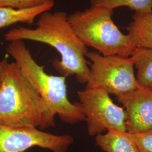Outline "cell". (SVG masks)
<instances>
[{"label": "cell", "instance_id": "obj_13", "mask_svg": "<svg viewBox=\"0 0 152 152\" xmlns=\"http://www.w3.org/2000/svg\"><path fill=\"white\" fill-rule=\"evenodd\" d=\"M91 6H100L113 10L120 7H127L137 12L152 11V0H90Z\"/></svg>", "mask_w": 152, "mask_h": 152}, {"label": "cell", "instance_id": "obj_10", "mask_svg": "<svg viewBox=\"0 0 152 152\" xmlns=\"http://www.w3.org/2000/svg\"><path fill=\"white\" fill-rule=\"evenodd\" d=\"M95 143L105 152H139L127 132L109 130L105 134L97 135Z\"/></svg>", "mask_w": 152, "mask_h": 152}, {"label": "cell", "instance_id": "obj_7", "mask_svg": "<svg viewBox=\"0 0 152 152\" xmlns=\"http://www.w3.org/2000/svg\"><path fill=\"white\" fill-rule=\"evenodd\" d=\"M73 142L70 135H56L37 127L0 124V152H25L35 147L53 152H66Z\"/></svg>", "mask_w": 152, "mask_h": 152}, {"label": "cell", "instance_id": "obj_3", "mask_svg": "<svg viewBox=\"0 0 152 152\" xmlns=\"http://www.w3.org/2000/svg\"><path fill=\"white\" fill-rule=\"evenodd\" d=\"M6 52L15 60L55 117L74 125L85 121L79 102L72 103L67 96L66 77L50 75L43 66L37 64L23 41L10 42Z\"/></svg>", "mask_w": 152, "mask_h": 152}, {"label": "cell", "instance_id": "obj_14", "mask_svg": "<svg viewBox=\"0 0 152 152\" xmlns=\"http://www.w3.org/2000/svg\"><path fill=\"white\" fill-rule=\"evenodd\" d=\"M130 135L139 152H152V130Z\"/></svg>", "mask_w": 152, "mask_h": 152}, {"label": "cell", "instance_id": "obj_9", "mask_svg": "<svg viewBox=\"0 0 152 152\" xmlns=\"http://www.w3.org/2000/svg\"><path fill=\"white\" fill-rule=\"evenodd\" d=\"M127 31L135 48L152 49V11L135 12Z\"/></svg>", "mask_w": 152, "mask_h": 152}, {"label": "cell", "instance_id": "obj_4", "mask_svg": "<svg viewBox=\"0 0 152 152\" xmlns=\"http://www.w3.org/2000/svg\"><path fill=\"white\" fill-rule=\"evenodd\" d=\"M113 10L100 6L68 15L77 36L86 46L103 56L130 57L135 50L127 34L122 32L112 19Z\"/></svg>", "mask_w": 152, "mask_h": 152}, {"label": "cell", "instance_id": "obj_5", "mask_svg": "<svg viewBox=\"0 0 152 152\" xmlns=\"http://www.w3.org/2000/svg\"><path fill=\"white\" fill-rule=\"evenodd\" d=\"M86 56L91 62L86 88H102L117 96L139 87L131 56H103L95 51Z\"/></svg>", "mask_w": 152, "mask_h": 152}, {"label": "cell", "instance_id": "obj_6", "mask_svg": "<svg viewBox=\"0 0 152 152\" xmlns=\"http://www.w3.org/2000/svg\"><path fill=\"white\" fill-rule=\"evenodd\" d=\"M77 95L90 136L109 130L127 132L125 109L115 104L108 92L102 88H86Z\"/></svg>", "mask_w": 152, "mask_h": 152}, {"label": "cell", "instance_id": "obj_16", "mask_svg": "<svg viewBox=\"0 0 152 152\" xmlns=\"http://www.w3.org/2000/svg\"><path fill=\"white\" fill-rule=\"evenodd\" d=\"M0 85H1V69H0Z\"/></svg>", "mask_w": 152, "mask_h": 152}, {"label": "cell", "instance_id": "obj_8", "mask_svg": "<svg viewBox=\"0 0 152 152\" xmlns=\"http://www.w3.org/2000/svg\"><path fill=\"white\" fill-rule=\"evenodd\" d=\"M126 114V131L134 134L152 130V89L138 87L116 96Z\"/></svg>", "mask_w": 152, "mask_h": 152}, {"label": "cell", "instance_id": "obj_12", "mask_svg": "<svg viewBox=\"0 0 152 152\" xmlns=\"http://www.w3.org/2000/svg\"><path fill=\"white\" fill-rule=\"evenodd\" d=\"M131 57L137 69L139 85L152 89V49L136 48Z\"/></svg>", "mask_w": 152, "mask_h": 152}, {"label": "cell", "instance_id": "obj_15", "mask_svg": "<svg viewBox=\"0 0 152 152\" xmlns=\"http://www.w3.org/2000/svg\"><path fill=\"white\" fill-rule=\"evenodd\" d=\"M15 0H0V7H10Z\"/></svg>", "mask_w": 152, "mask_h": 152}, {"label": "cell", "instance_id": "obj_2", "mask_svg": "<svg viewBox=\"0 0 152 152\" xmlns=\"http://www.w3.org/2000/svg\"><path fill=\"white\" fill-rule=\"evenodd\" d=\"M0 124L45 130L55 117L15 62L0 61Z\"/></svg>", "mask_w": 152, "mask_h": 152}, {"label": "cell", "instance_id": "obj_1", "mask_svg": "<svg viewBox=\"0 0 152 152\" xmlns=\"http://www.w3.org/2000/svg\"><path fill=\"white\" fill-rule=\"evenodd\" d=\"M4 38L9 42L28 40L54 48L61 56V60L53 61L55 68L61 76L76 75L77 81L86 83L90 72L87 46L77 36L65 12H44L39 16L36 28H14L6 33Z\"/></svg>", "mask_w": 152, "mask_h": 152}, {"label": "cell", "instance_id": "obj_11", "mask_svg": "<svg viewBox=\"0 0 152 152\" xmlns=\"http://www.w3.org/2000/svg\"><path fill=\"white\" fill-rule=\"evenodd\" d=\"M54 4V2H50L36 7L26 9L0 7V29L18 23L32 24L37 17L44 12L50 11Z\"/></svg>", "mask_w": 152, "mask_h": 152}]
</instances>
